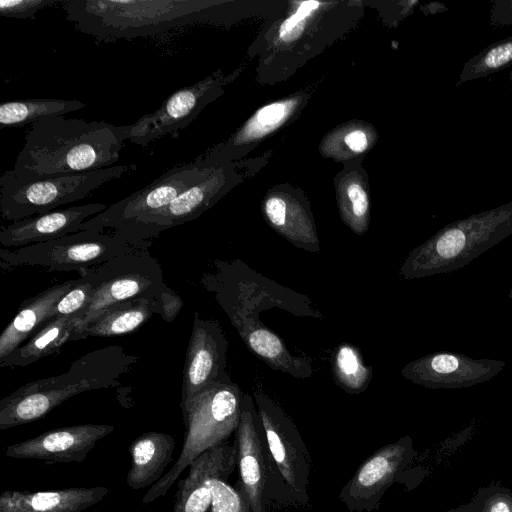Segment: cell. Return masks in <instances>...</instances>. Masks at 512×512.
Here are the masks:
<instances>
[{"label":"cell","instance_id":"obj_1","mask_svg":"<svg viewBox=\"0 0 512 512\" xmlns=\"http://www.w3.org/2000/svg\"><path fill=\"white\" fill-rule=\"evenodd\" d=\"M130 125L64 116L32 125L16 157L14 172L56 175L95 171L119 160Z\"/></svg>","mask_w":512,"mask_h":512},{"label":"cell","instance_id":"obj_2","mask_svg":"<svg viewBox=\"0 0 512 512\" xmlns=\"http://www.w3.org/2000/svg\"><path fill=\"white\" fill-rule=\"evenodd\" d=\"M138 359L121 346H107L76 359L66 372L19 387L0 401V429L36 421L80 393L116 386Z\"/></svg>","mask_w":512,"mask_h":512},{"label":"cell","instance_id":"obj_3","mask_svg":"<svg viewBox=\"0 0 512 512\" xmlns=\"http://www.w3.org/2000/svg\"><path fill=\"white\" fill-rule=\"evenodd\" d=\"M66 17L100 41L160 34L201 21L210 8L196 0H64Z\"/></svg>","mask_w":512,"mask_h":512},{"label":"cell","instance_id":"obj_4","mask_svg":"<svg viewBox=\"0 0 512 512\" xmlns=\"http://www.w3.org/2000/svg\"><path fill=\"white\" fill-rule=\"evenodd\" d=\"M512 234V200L439 229L414 248L399 274L417 279L459 270Z\"/></svg>","mask_w":512,"mask_h":512},{"label":"cell","instance_id":"obj_5","mask_svg":"<svg viewBox=\"0 0 512 512\" xmlns=\"http://www.w3.org/2000/svg\"><path fill=\"white\" fill-rule=\"evenodd\" d=\"M244 393L231 378L213 383L180 403L185 436L176 463L145 493L142 503L163 497L202 453L229 440L235 433Z\"/></svg>","mask_w":512,"mask_h":512},{"label":"cell","instance_id":"obj_6","mask_svg":"<svg viewBox=\"0 0 512 512\" xmlns=\"http://www.w3.org/2000/svg\"><path fill=\"white\" fill-rule=\"evenodd\" d=\"M134 169L135 165H116L56 175H26L9 170L0 177L1 216L15 222L51 212L87 197L100 186Z\"/></svg>","mask_w":512,"mask_h":512},{"label":"cell","instance_id":"obj_7","mask_svg":"<svg viewBox=\"0 0 512 512\" xmlns=\"http://www.w3.org/2000/svg\"><path fill=\"white\" fill-rule=\"evenodd\" d=\"M140 248L113 232L78 231L58 239L19 248H0L2 269L32 266L54 271H77L80 275L110 259Z\"/></svg>","mask_w":512,"mask_h":512},{"label":"cell","instance_id":"obj_8","mask_svg":"<svg viewBox=\"0 0 512 512\" xmlns=\"http://www.w3.org/2000/svg\"><path fill=\"white\" fill-rule=\"evenodd\" d=\"M239 479L253 512H269L273 503L291 505L287 488L276 470L263 424L250 394L244 393L239 425L234 433Z\"/></svg>","mask_w":512,"mask_h":512},{"label":"cell","instance_id":"obj_9","mask_svg":"<svg viewBox=\"0 0 512 512\" xmlns=\"http://www.w3.org/2000/svg\"><path fill=\"white\" fill-rule=\"evenodd\" d=\"M95 284L93 300L80 320L77 340L83 329L111 305L134 298H165L176 295L163 279L160 262L148 248L118 255L89 269Z\"/></svg>","mask_w":512,"mask_h":512},{"label":"cell","instance_id":"obj_10","mask_svg":"<svg viewBox=\"0 0 512 512\" xmlns=\"http://www.w3.org/2000/svg\"><path fill=\"white\" fill-rule=\"evenodd\" d=\"M257 405L268 448L276 470L291 499V505H308L311 460L308 449L292 419L266 393L256 388Z\"/></svg>","mask_w":512,"mask_h":512},{"label":"cell","instance_id":"obj_11","mask_svg":"<svg viewBox=\"0 0 512 512\" xmlns=\"http://www.w3.org/2000/svg\"><path fill=\"white\" fill-rule=\"evenodd\" d=\"M213 170L196 161L176 165L149 185L83 222L80 231L104 232L111 229L113 232H120L134 222L165 208L184 190Z\"/></svg>","mask_w":512,"mask_h":512},{"label":"cell","instance_id":"obj_12","mask_svg":"<svg viewBox=\"0 0 512 512\" xmlns=\"http://www.w3.org/2000/svg\"><path fill=\"white\" fill-rule=\"evenodd\" d=\"M412 439L405 436L387 444L368 457L342 487L340 501L351 512L379 509L386 491L414 458Z\"/></svg>","mask_w":512,"mask_h":512},{"label":"cell","instance_id":"obj_13","mask_svg":"<svg viewBox=\"0 0 512 512\" xmlns=\"http://www.w3.org/2000/svg\"><path fill=\"white\" fill-rule=\"evenodd\" d=\"M505 365L501 360L473 359L456 352L439 351L407 363L401 375L428 389H460L491 380Z\"/></svg>","mask_w":512,"mask_h":512},{"label":"cell","instance_id":"obj_14","mask_svg":"<svg viewBox=\"0 0 512 512\" xmlns=\"http://www.w3.org/2000/svg\"><path fill=\"white\" fill-rule=\"evenodd\" d=\"M227 349L220 323L195 312L183 368L181 403L209 385L230 378L226 370Z\"/></svg>","mask_w":512,"mask_h":512},{"label":"cell","instance_id":"obj_15","mask_svg":"<svg viewBox=\"0 0 512 512\" xmlns=\"http://www.w3.org/2000/svg\"><path fill=\"white\" fill-rule=\"evenodd\" d=\"M219 79L209 77L180 88L168 96L155 111L130 125L129 141L147 146L150 142L185 129L215 96Z\"/></svg>","mask_w":512,"mask_h":512},{"label":"cell","instance_id":"obj_16","mask_svg":"<svg viewBox=\"0 0 512 512\" xmlns=\"http://www.w3.org/2000/svg\"><path fill=\"white\" fill-rule=\"evenodd\" d=\"M223 174L213 170L208 176L179 194L168 206L148 215L119 233L138 245L151 246L152 239L170 228L199 217L221 196Z\"/></svg>","mask_w":512,"mask_h":512},{"label":"cell","instance_id":"obj_17","mask_svg":"<svg viewBox=\"0 0 512 512\" xmlns=\"http://www.w3.org/2000/svg\"><path fill=\"white\" fill-rule=\"evenodd\" d=\"M110 424H78L45 431L5 448L6 456L36 459L50 463H81L105 436L112 433Z\"/></svg>","mask_w":512,"mask_h":512},{"label":"cell","instance_id":"obj_18","mask_svg":"<svg viewBox=\"0 0 512 512\" xmlns=\"http://www.w3.org/2000/svg\"><path fill=\"white\" fill-rule=\"evenodd\" d=\"M108 206L88 203L56 209L8 225H1L0 244L3 248H19L43 243L80 231L83 222L101 213Z\"/></svg>","mask_w":512,"mask_h":512},{"label":"cell","instance_id":"obj_19","mask_svg":"<svg viewBox=\"0 0 512 512\" xmlns=\"http://www.w3.org/2000/svg\"><path fill=\"white\" fill-rule=\"evenodd\" d=\"M183 307L178 294L165 298H134L115 303L102 311L83 329L87 337H110L131 333L154 315L171 322Z\"/></svg>","mask_w":512,"mask_h":512},{"label":"cell","instance_id":"obj_20","mask_svg":"<svg viewBox=\"0 0 512 512\" xmlns=\"http://www.w3.org/2000/svg\"><path fill=\"white\" fill-rule=\"evenodd\" d=\"M106 487H75L47 491L5 490L0 494V512H82L101 502Z\"/></svg>","mask_w":512,"mask_h":512},{"label":"cell","instance_id":"obj_21","mask_svg":"<svg viewBox=\"0 0 512 512\" xmlns=\"http://www.w3.org/2000/svg\"><path fill=\"white\" fill-rule=\"evenodd\" d=\"M236 462L234 442L226 441L197 457L179 480L174 512H210L212 492L207 479L219 469Z\"/></svg>","mask_w":512,"mask_h":512},{"label":"cell","instance_id":"obj_22","mask_svg":"<svg viewBox=\"0 0 512 512\" xmlns=\"http://www.w3.org/2000/svg\"><path fill=\"white\" fill-rule=\"evenodd\" d=\"M74 283L75 279L56 283L22 302L18 312L0 335V361L51 320L54 306Z\"/></svg>","mask_w":512,"mask_h":512},{"label":"cell","instance_id":"obj_23","mask_svg":"<svg viewBox=\"0 0 512 512\" xmlns=\"http://www.w3.org/2000/svg\"><path fill=\"white\" fill-rule=\"evenodd\" d=\"M174 450L175 440L168 433L153 431L136 437L129 446L131 466L127 485L134 490L154 485L165 475Z\"/></svg>","mask_w":512,"mask_h":512},{"label":"cell","instance_id":"obj_24","mask_svg":"<svg viewBox=\"0 0 512 512\" xmlns=\"http://www.w3.org/2000/svg\"><path fill=\"white\" fill-rule=\"evenodd\" d=\"M79 324L77 316L49 320L37 333L0 361V367L27 366L58 352L67 342L77 341Z\"/></svg>","mask_w":512,"mask_h":512},{"label":"cell","instance_id":"obj_25","mask_svg":"<svg viewBox=\"0 0 512 512\" xmlns=\"http://www.w3.org/2000/svg\"><path fill=\"white\" fill-rule=\"evenodd\" d=\"M263 211L271 227L291 244L309 252L320 251L315 226L301 206L280 196H270Z\"/></svg>","mask_w":512,"mask_h":512},{"label":"cell","instance_id":"obj_26","mask_svg":"<svg viewBox=\"0 0 512 512\" xmlns=\"http://www.w3.org/2000/svg\"><path fill=\"white\" fill-rule=\"evenodd\" d=\"M78 100L30 98L5 101L0 104V128L20 127L61 117L85 107Z\"/></svg>","mask_w":512,"mask_h":512},{"label":"cell","instance_id":"obj_27","mask_svg":"<svg viewBox=\"0 0 512 512\" xmlns=\"http://www.w3.org/2000/svg\"><path fill=\"white\" fill-rule=\"evenodd\" d=\"M332 372L337 385L350 394L365 391L372 378V370L363 361L359 348L346 342L334 351Z\"/></svg>","mask_w":512,"mask_h":512},{"label":"cell","instance_id":"obj_28","mask_svg":"<svg viewBox=\"0 0 512 512\" xmlns=\"http://www.w3.org/2000/svg\"><path fill=\"white\" fill-rule=\"evenodd\" d=\"M510 65H512V36L498 40L472 56L464 64L456 86L487 77Z\"/></svg>","mask_w":512,"mask_h":512},{"label":"cell","instance_id":"obj_29","mask_svg":"<svg viewBox=\"0 0 512 512\" xmlns=\"http://www.w3.org/2000/svg\"><path fill=\"white\" fill-rule=\"evenodd\" d=\"M294 106L295 101L288 100L262 107L235 137L234 143L256 139L270 133L285 121Z\"/></svg>","mask_w":512,"mask_h":512},{"label":"cell","instance_id":"obj_30","mask_svg":"<svg viewBox=\"0 0 512 512\" xmlns=\"http://www.w3.org/2000/svg\"><path fill=\"white\" fill-rule=\"evenodd\" d=\"M94 294L95 284L88 269L75 279L72 287L58 300L52 310L51 319L77 316L80 321L91 304Z\"/></svg>","mask_w":512,"mask_h":512},{"label":"cell","instance_id":"obj_31","mask_svg":"<svg viewBox=\"0 0 512 512\" xmlns=\"http://www.w3.org/2000/svg\"><path fill=\"white\" fill-rule=\"evenodd\" d=\"M341 214L348 227L356 234H364L368 227L369 199L358 182H351L345 189Z\"/></svg>","mask_w":512,"mask_h":512},{"label":"cell","instance_id":"obj_32","mask_svg":"<svg viewBox=\"0 0 512 512\" xmlns=\"http://www.w3.org/2000/svg\"><path fill=\"white\" fill-rule=\"evenodd\" d=\"M236 466L237 462L230 463L207 479L212 492L210 512H240V496L236 489L227 483Z\"/></svg>","mask_w":512,"mask_h":512},{"label":"cell","instance_id":"obj_33","mask_svg":"<svg viewBox=\"0 0 512 512\" xmlns=\"http://www.w3.org/2000/svg\"><path fill=\"white\" fill-rule=\"evenodd\" d=\"M459 512H512V494L501 487L481 490L472 502L458 509Z\"/></svg>","mask_w":512,"mask_h":512},{"label":"cell","instance_id":"obj_34","mask_svg":"<svg viewBox=\"0 0 512 512\" xmlns=\"http://www.w3.org/2000/svg\"><path fill=\"white\" fill-rule=\"evenodd\" d=\"M64 0H0V15L7 18H35V14L45 7Z\"/></svg>","mask_w":512,"mask_h":512},{"label":"cell","instance_id":"obj_35","mask_svg":"<svg viewBox=\"0 0 512 512\" xmlns=\"http://www.w3.org/2000/svg\"><path fill=\"white\" fill-rule=\"evenodd\" d=\"M319 3L315 1L302 2L296 12L287 18L281 25L279 30V37L284 39L286 37L296 35L295 31H300L306 19L318 8Z\"/></svg>","mask_w":512,"mask_h":512},{"label":"cell","instance_id":"obj_36","mask_svg":"<svg viewBox=\"0 0 512 512\" xmlns=\"http://www.w3.org/2000/svg\"><path fill=\"white\" fill-rule=\"evenodd\" d=\"M345 143L353 152H362L367 148L368 140L366 134L361 130L349 132L345 138Z\"/></svg>","mask_w":512,"mask_h":512},{"label":"cell","instance_id":"obj_37","mask_svg":"<svg viewBox=\"0 0 512 512\" xmlns=\"http://www.w3.org/2000/svg\"><path fill=\"white\" fill-rule=\"evenodd\" d=\"M236 491L238 492L239 496H240V499H241V509H240V512H253L252 509H251V506H250V503H249V500L246 496V494L240 490L239 488H236Z\"/></svg>","mask_w":512,"mask_h":512},{"label":"cell","instance_id":"obj_38","mask_svg":"<svg viewBox=\"0 0 512 512\" xmlns=\"http://www.w3.org/2000/svg\"><path fill=\"white\" fill-rule=\"evenodd\" d=\"M509 80H510V90H511V94H512V69L509 72Z\"/></svg>","mask_w":512,"mask_h":512},{"label":"cell","instance_id":"obj_39","mask_svg":"<svg viewBox=\"0 0 512 512\" xmlns=\"http://www.w3.org/2000/svg\"><path fill=\"white\" fill-rule=\"evenodd\" d=\"M508 298H509V299H512V288H511V289H510V291H509Z\"/></svg>","mask_w":512,"mask_h":512},{"label":"cell","instance_id":"obj_40","mask_svg":"<svg viewBox=\"0 0 512 512\" xmlns=\"http://www.w3.org/2000/svg\"><path fill=\"white\" fill-rule=\"evenodd\" d=\"M447 512H459V510L456 509V510H450V511H447Z\"/></svg>","mask_w":512,"mask_h":512}]
</instances>
